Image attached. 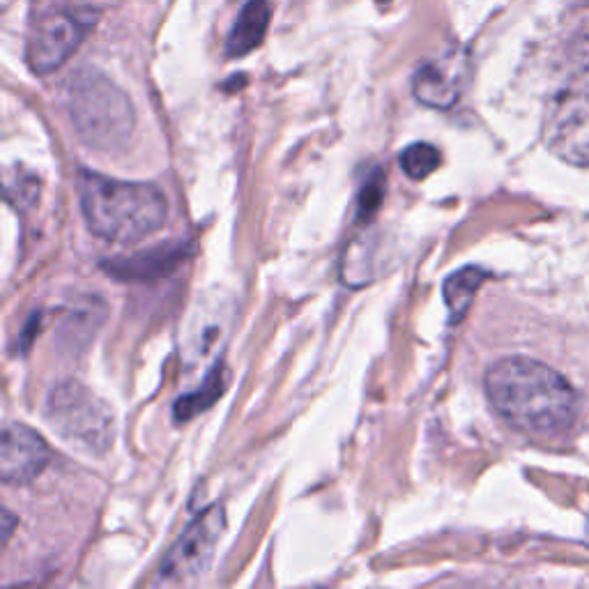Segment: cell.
Instances as JSON below:
<instances>
[{"label":"cell","mask_w":589,"mask_h":589,"mask_svg":"<svg viewBox=\"0 0 589 589\" xmlns=\"http://www.w3.org/2000/svg\"><path fill=\"white\" fill-rule=\"evenodd\" d=\"M226 385H228V371L223 364H217L208 375H205L200 390L177 399L175 422H189L196 415H200L203 410L212 407L219 401V396L226 392Z\"/></svg>","instance_id":"cell-13"},{"label":"cell","mask_w":589,"mask_h":589,"mask_svg":"<svg viewBox=\"0 0 589 589\" xmlns=\"http://www.w3.org/2000/svg\"><path fill=\"white\" fill-rule=\"evenodd\" d=\"M270 17H272L270 0H249V3L242 8L233 31H230L228 35L226 54L230 58H240L259 46L265 37Z\"/></svg>","instance_id":"cell-11"},{"label":"cell","mask_w":589,"mask_h":589,"mask_svg":"<svg viewBox=\"0 0 589 589\" xmlns=\"http://www.w3.org/2000/svg\"><path fill=\"white\" fill-rule=\"evenodd\" d=\"M553 155L574 166H589V42H580L553 90L544 120Z\"/></svg>","instance_id":"cell-3"},{"label":"cell","mask_w":589,"mask_h":589,"mask_svg":"<svg viewBox=\"0 0 589 589\" xmlns=\"http://www.w3.org/2000/svg\"><path fill=\"white\" fill-rule=\"evenodd\" d=\"M46 419L63 438L90 454H105L113 440L109 405L81 382H61L46 399Z\"/></svg>","instance_id":"cell-5"},{"label":"cell","mask_w":589,"mask_h":589,"mask_svg":"<svg viewBox=\"0 0 589 589\" xmlns=\"http://www.w3.org/2000/svg\"><path fill=\"white\" fill-rule=\"evenodd\" d=\"M226 525L223 506L212 504L187 525L181 539L166 553L160 567V585H192L208 571Z\"/></svg>","instance_id":"cell-7"},{"label":"cell","mask_w":589,"mask_h":589,"mask_svg":"<svg viewBox=\"0 0 589 589\" xmlns=\"http://www.w3.org/2000/svg\"><path fill=\"white\" fill-rule=\"evenodd\" d=\"M67 109L74 130L95 150L120 148L134 130L130 99L97 72L84 69L69 81Z\"/></svg>","instance_id":"cell-4"},{"label":"cell","mask_w":589,"mask_h":589,"mask_svg":"<svg viewBox=\"0 0 589 589\" xmlns=\"http://www.w3.org/2000/svg\"><path fill=\"white\" fill-rule=\"evenodd\" d=\"M92 14L72 8H48L33 17L25 58L35 74H51L65 65L88 31L92 29Z\"/></svg>","instance_id":"cell-6"},{"label":"cell","mask_w":589,"mask_h":589,"mask_svg":"<svg viewBox=\"0 0 589 589\" xmlns=\"http://www.w3.org/2000/svg\"><path fill=\"white\" fill-rule=\"evenodd\" d=\"M79 200L90 233L118 244L155 236L168 217V203L160 187L90 171L79 175Z\"/></svg>","instance_id":"cell-2"},{"label":"cell","mask_w":589,"mask_h":589,"mask_svg":"<svg viewBox=\"0 0 589 589\" xmlns=\"http://www.w3.org/2000/svg\"><path fill=\"white\" fill-rule=\"evenodd\" d=\"M466 61L463 56H447L424 63L413 76V92L424 107L451 109L463 95Z\"/></svg>","instance_id":"cell-10"},{"label":"cell","mask_w":589,"mask_h":589,"mask_svg":"<svg viewBox=\"0 0 589 589\" xmlns=\"http://www.w3.org/2000/svg\"><path fill=\"white\" fill-rule=\"evenodd\" d=\"M399 162L410 181H426L428 175L440 168L443 155L440 150L430 143H413L401 152Z\"/></svg>","instance_id":"cell-14"},{"label":"cell","mask_w":589,"mask_h":589,"mask_svg":"<svg viewBox=\"0 0 589 589\" xmlns=\"http://www.w3.org/2000/svg\"><path fill=\"white\" fill-rule=\"evenodd\" d=\"M378 3H382V6H385V3H392V0H378Z\"/></svg>","instance_id":"cell-16"},{"label":"cell","mask_w":589,"mask_h":589,"mask_svg":"<svg viewBox=\"0 0 589 589\" xmlns=\"http://www.w3.org/2000/svg\"><path fill=\"white\" fill-rule=\"evenodd\" d=\"M385 198V177L378 171L373 177H369L362 194H360V219H371Z\"/></svg>","instance_id":"cell-15"},{"label":"cell","mask_w":589,"mask_h":589,"mask_svg":"<svg viewBox=\"0 0 589 589\" xmlns=\"http://www.w3.org/2000/svg\"><path fill=\"white\" fill-rule=\"evenodd\" d=\"M486 396L495 413L530 435L565 433L578 417V394L571 382L532 357H502L486 371Z\"/></svg>","instance_id":"cell-1"},{"label":"cell","mask_w":589,"mask_h":589,"mask_svg":"<svg viewBox=\"0 0 589 589\" xmlns=\"http://www.w3.org/2000/svg\"><path fill=\"white\" fill-rule=\"evenodd\" d=\"M236 304L226 293H200L183 325V362L196 369L219 352L230 335Z\"/></svg>","instance_id":"cell-8"},{"label":"cell","mask_w":589,"mask_h":589,"mask_svg":"<svg viewBox=\"0 0 589 589\" xmlns=\"http://www.w3.org/2000/svg\"><path fill=\"white\" fill-rule=\"evenodd\" d=\"M51 451L40 435L23 426L8 424L3 430V451H0V477L6 483L25 486L35 481L48 466Z\"/></svg>","instance_id":"cell-9"},{"label":"cell","mask_w":589,"mask_h":589,"mask_svg":"<svg viewBox=\"0 0 589 589\" xmlns=\"http://www.w3.org/2000/svg\"><path fill=\"white\" fill-rule=\"evenodd\" d=\"M486 281V272L479 268H463L454 272L443 286L445 293V302H447V309H449V320L458 323L463 320L470 304L477 295V291L481 288V284Z\"/></svg>","instance_id":"cell-12"}]
</instances>
